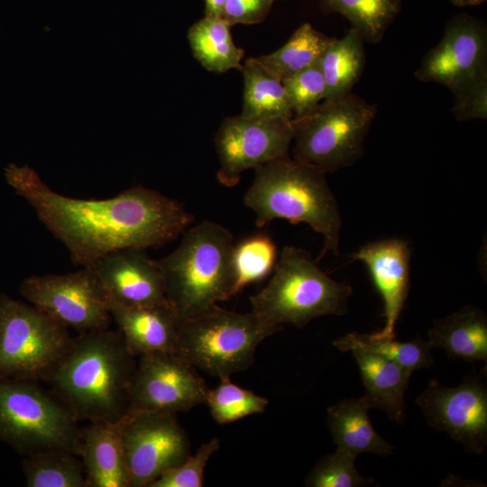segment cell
Returning <instances> with one entry per match:
<instances>
[{
	"mask_svg": "<svg viewBox=\"0 0 487 487\" xmlns=\"http://www.w3.org/2000/svg\"><path fill=\"white\" fill-rule=\"evenodd\" d=\"M5 177L82 267L117 250L162 246L194 220L177 200L140 185L110 198L80 199L53 191L28 165L10 163Z\"/></svg>",
	"mask_w": 487,
	"mask_h": 487,
	"instance_id": "cell-1",
	"label": "cell"
},
{
	"mask_svg": "<svg viewBox=\"0 0 487 487\" xmlns=\"http://www.w3.org/2000/svg\"><path fill=\"white\" fill-rule=\"evenodd\" d=\"M137 362L119 331L79 334L44 379L78 421L116 422L128 410Z\"/></svg>",
	"mask_w": 487,
	"mask_h": 487,
	"instance_id": "cell-2",
	"label": "cell"
},
{
	"mask_svg": "<svg viewBox=\"0 0 487 487\" xmlns=\"http://www.w3.org/2000/svg\"><path fill=\"white\" fill-rule=\"evenodd\" d=\"M254 170L244 203L255 214V225L262 227L278 218L306 223L324 238L317 260L327 252L337 254L342 218L326 173L289 155Z\"/></svg>",
	"mask_w": 487,
	"mask_h": 487,
	"instance_id": "cell-3",
	"label": "cell"
},
{
	"mask_svg": "<svg viewBox=\"0 0 487 487\" xmlns=\"http://www.w3.org/2000/svg\"><path fill=\"white\" fill-rule=\"evenodd\" d=\"M182 234L180 244L157 260L167 301L179 319L198 315L236 294L231 232L216 222L203 221Z\"/></svg>",
	"mask_w": 487,
	"mask_h": 487,
	"instance_id": "cell-4",
	"label": "cell"
},
{
	"mask_svg": "<svg viewBox=\"0 0 487 487\" xmlns=\"http://www.w3.org/2000/svg\"><path fill=\"white\" fill-rule=\"evenodd\" d=\"M353 293L350 285L323 271L310 253L295 246L283 247L273 275L259 293L250 298L252 312L264 325L304 327L323 316H343Z\"/></svg>",
	"mask_w": 487,
	"mask_h": 487,
	"instance_id": "cell-5",
	"label": "cell"
},
{
	"mask_svg": "<svg viewBox=\"0 0 487 487\" xmlns=\"http://www.w3.org/2000/svg\"><path fill=\"white\" fill-rule=\"evenodd\" d=\"M82 429L68 406L37 381L0 380V440L28 456L49 449L80 455Z\"/></svg>",
	"mask_w": 487,
	"mask_h": 487,
	"instance_id": "cell-6",
	"label": "cell"
},
{
	"mask_svg": "<svg viewBox=\"0 0 487 487\" xmlns=\"http://www.w3.org/2000/svg\"><path fill=\"white\" fill-rule=\"evenodd\" d=\"M377 107L350 92L324 99L315 108L292 118L293 159L324 172L357 162L376 117Z\"/></svg>",
	"mask_w": 487,
	"mask_h": 487,
	"instance_id": "cell-7",
	"label": "cell"
},
{
	"mask_svg": "<svg viewBox=\"0 0 487 487\" xmlns=\"http://www.w3.org/2000/svg\"><path fill=\"white\" fill-rule=\"evenodd\" d=\"M277 331L252 311L237 313L216 305L179 320L176 354L210 376L230 377L250 368L260 343Z\"/></svg>",
	"mask_w": 487,
	"mask_h": 487,
	"instance_id": "cell-8",
	"label": "cell"
},
{
	"mask_svg": "<svg viewBox=\"0 0 487 487\" xmlns=\"http://www.w3.org/2000/svg\"><path fill=\"white\" fill-rule=\"evenodd\" d=\"M73 339L41 309L0 295V380L44 381Z\"/></svg>",
	"mask_w": 487,
	"mask_h": 487,
	"instance_id": "cell-9",
	"label": "cell"
},
{
	"mask_svg": "<svg viewBox=\"0 0 487 487\" xmlns=\"http://www.w3.org/2000/svg\"><path fill=\"white\" fill-rule=\"evenodd\" d=\"M422 82L446 87L458 102L487 90V28L484 21L461 14L446 24L440 41L423 57L415 72Z\"/></svg>",
	"mask_w": 487,
	"mask_h": 487,
	"instance_id": "cell-10",
	"label": "cell"
},
{
	"mask_svg": "<svg viewBox=\"0 0 487 487\" xmlns=\"http://www.w3.org/2000/svg\"><path fill=\"white\" fill-rule=\"evenodd\" d=\"M20 292L32 306L78 334L106 329L112 319L108 299L88 266L65 274L28 277Z\"/></svg>",
	"mask_w": 487,
	"mask_h": 487,
	"instance_id": "cell-11",
	"label": "cell"
},
{
	"mask_svg": "<svg viewBox=\"0 0 487 487\" xmlns=\"http://www.w3.org/2000/svg\"><path fill=\"white\" fill-rule=\"evenodd\" d=\"M122 441L131 487H149L191 455L189 438L176 414L127 411Z\"/></svg>",
	"mask_w": 487,
	"mask_h": 487,
	"instance_id": "cell-12",
	"label": "cell"
},
{
	"mask_svg": "<svg viewBox=\"0 0 487 487\" xmlns=\"http://www.w3.org/2000/svg\"><path fill=\"white\" fill-rule=\"evenodd\" d=\"M208 391L197 369L179 355L145 354L131 381L127 411L186 412L206 404Z\"/></svg>",
	"mask_w": 487,
	"mask_h": 487,
	"instance_id": "cell-13",
	"label": "cell"
},
{
	"mask_svg": "<svg viewBox=\"0 0 487 487\" xmlns=\"http://www.w3.org/2000/svg\"><path fill=\"white\" fill-rule=\"evenodd\" d=\"M293 136L292 119L242 115L224 119L215 137L220 164L217 179L231 188L243 171L288 156Z\"/></svg>",
	"mask_w": 487,
	"mask_h": 487,
	"instance_id": "cell-14",
	"label": "cell"
},
{
	"mask_svg": "<svg viewBox=\"0 0 487 487\" xmlns=\"http://www.w3.org/2000/svg\"><path fill=\"white\" fill-rule=\"evenodd\" d=\"M429 427L446 433L472 454L481 455L487 445V388L479 374H470L455 387L436 379L417 397Z\"/></svg>",
	"mask_w": 487,
	"mask_h": 487,
	"instance_id": "cell-15",
	"label": "cell"
},
{
	"mask_svg": "<svg viewBox=\"0 0 487 487\" xmlns=\"http://www.w3.org/2000/svg\"><path fill=\"white\" fill-rule=\"evenodd\" d=\"M143 250H117L88 266L96 276L108 302L128 307L168 302L162 270L158 261L149 258Z\"/></svg>",
	"mask_w": 487,
	"mask_h": 487,
	"instance_id": "cell-16",
	"label": "cell"
},
{
	"mask_svg": "<svg viewBox=\"0 0 487 487\" xmlns=\"http://www.w3.org/2000/svg\"><path fill=\"white\" fill-rule=\"evenodd\" d=\"M368 268L383 301V328L376 337L395 338V325L405 306L409 289L410 251L401 239L391 238L363 245L354 255Z\"/></svg>",
	"mask_w": 487,
	"mask_h": 487,
	"instance_id": "cell-17",
	"label": "cell"
},
{
	"mask_svg": "<svg viewBox=\"0 0 487 487\" xmlns=\"http://www.w3.org/2000/svg\"><path fill=\"white\" fill-rule=\"evenodd\" d=\"M108 308L133 355L155 352L176 354L179 318L169 302L146 307L108 302Z\"/></svg>",
	"mask_w": 487,
	"mask_h": 487,
	"instance_id": "cell-18",
	"label": "cell"
},
{
	"mask_svg": "<svg viewBox=\"0 0 487 487\" xmlns=\"http://www.w3.org/2000/svg\"><path fill=\"white\" fill-rule=\"evenodd\" d=\"M87 487H131L122 441V419L82 429L80 455Z\"/></svg>",
	"mask_w": 487,
	"mask_h": 487,
	"instance_id": "cell-19",
	"label": "cell"
},
{
	"mask_svg": "<svg viewBox=\"0 0 487 487\" xmlns=\"http://www.w3.org/2000/svg\"><path fill=\"white\" fill-rule=\"evenodd\" d=\"M350 352L358 365L371 409H381L391 421L402 424L406 418L405 393L412 373L377 354L360 348Z\"/></svg>",
	"mask_w": 487,
	"mask_h": 487,
	"instance_id": "cell-20",
	"label": "cell"
},
{
	"mask_svg": "<svg viewBox=\"0 0 487 487\" xmlns=\"http://www.w3.org/2000/svg\"><path fill=\"white\" fill-rule=\"evenodd\" d=\"M427 336L432 348L445 350L451 359L487 361V317L477 307L468 305L435 319Z\"/></svg>",
	"mask_w": 487,
	"mask_h": 487,
	"instance_id": "cell-21",
	"label": "cell"
},
{
	"mask_svg": "<svg viewBox=\"0 0 487 487\" xmlns=\"http://www.w3.org/2000/svg\"><path fill=\"white\" fill-rule=\"evenodd\" d=\"M365 396L345 399L327 409V427L336 448L354 456L363 453L389 455L394 446L373 428Z\"/></svg>",
	"mask_w": 487,
	"mask_h": 487,
	"instance_id": "cell-22",
	"label": "cell"
},
{
	"mask_svg": "<svg viewBox=\"0 0 487 487\" xmlns=\"http://www.w3.org/2000/svg\"><path fill=\"white\" fill-rule=\"evenodd\" d=\"M364 40L351 27L345 36L326 48L319 59L326 83V97L331 99L352 92L365 64Z\"/></svg>",
	"mask_w": 487,
	"mask_h": 487,
	"instance_id": "cell-23",
	"label": "cell"
},
{
	"mask_svg": "<svg viewBox=\"0 0 487 487\" xmlns=\"http://www.w3.org/2000/svg\"><path fill=\"white\" fill-rule=\"evenodd\" d=\"M230 26L221 17L205 16L189 28L192 53L206 69L216 73L242 70L244 51L234 43Z\"/></svg>",
	"mask_w": 487,
	"mask_h": 487,
	"instance_id": "cell-24",
	"label": "cell"
},
{
	"mask_svg": "<svg viewBox=\"0 0 487 487\" xmlns=\"http://www.w3.org/2000/svg\"><path fill=\"white\" fill-rule=\"evenodd\" d=\"M242 71L244 83L243 116L258 119L293 118L282 82L270 73L257 58L247 59Z\"/></svg>",
	"mask_w": 487,
	"mask_h": 487,
	"instance_id": "cell-25",
	"label": "cell"
},
{
	"mask_svg": "<svg viewBox=\"0 0 487 487\" xmlns=\"http://www.w3.org/2000/svg\"><path fill=\"white\" fill-rule=\"evenodd\" d=\"M335 39L306 23L282 47L257 59L270 73L282 81L318 60Z\"/></svg>",
	"mask_w": 487,
	"mask_h": 487,
	"instance_id": "cell-26",
	"label": "cell"
},
{
	"mask_svg": "<svg viewBox=\"0 0 487 487\" xmlns=\"http://www.w3.org/2000/svg\"><path fill=\"white\" fill-rule=\"evenodd\" d=\"M341 352L360 348L383 356L409 372L427 369L435 364L429 343L418 337L409 342H400L394 338H379L373 334L352 332L333 342Z\"/></svg>",
	"mask_w": 487,
	"mask_h": 487,
	"instance_id": "cell-27",
	"label": "cell"
},
{
	"mask_svg": "<svg viewBox=\"0 0 487 487\" xmlns=\"http://www.w3.org/2000/svg\"><path fill=\"white\" fill-rule=\"evenodd\" d=\"M63 449H49L23 460L28 487H87L82 461Z\"/></svg>",
	"mask_w": 487,
	"mask_h": 487,
	"instance_id": "cell-28",
	"label": "cell"
},
{
	"mask_svg": "<svg viewBox=\"0 0 487 487\" xmlns=\"http://www.w3.org/2000/svg\"><path fill=\"white\" fill-rule=\"evenodd\" d=\"M324 7L345 16L364 41L380 42L401 9L400 0H320Z\"/></svg>",
	"mask_w": 487,
	"mask_h": 487,
	"instance_id": "cell-29",
	"label": "cell"
},
{
	"mask_svg": "<svg viewBox=\"0 0 487 487\" xmlns=\"http://www.w3.org/2000/svg\"><path fill=\"white\" fill-rule=\"evenodd\" d=\"M219 384L207 393L206 405L213 419L225 425L247 416L263 413L269 400L234 384L230 377L220 378Z\"/></svg>",
	"mask_w": 487,
	"mask_h": 487,
	"instance_id": "cell-30",
	"label": "cell"
},
{
	"mask_svg": "<svg viewBox=\"0 0 487 487\" xmlns=\"http://www.w3.org/2000/svg\"><path fill=\"white\" fill-rule=\"evenodd\" d=\"M276 246L265 234H258L234 244L233 265L236 293L245 285L262 280L274 268Z\"/></svg>",
	"mask_w": 487,
	"mask_h": 487,
	"instance_id": "cell-31",
	"label": "cell"
},
{
	"mask_svg": "<svg viewBox=\"0 0 487 487\" xmlns=\"http://www.w3.org/2000/svg\"><path fill=\"white\" fill-rule=\"evenodd\" d=\"M355 456L336 448L319 459L306 477L308 487H363L373 482V477L358 473Z\"/></svg>",
	"mask_w": 487,
	"mask_h": 487,
	"instance_id": "cell-32",
	"label": "cell"
},
{
	"mask_svg": "<svg viewBox=\"0 0 487 487\" xmlns=\"http://www.w3.org/2000/svg\"><path fill=\"white\" fill-rule=\"evenodd\" d=\"M281 82L293 117L306 115L326 97V88L319 60Z\"/></svg>",
	"mask_w": 487,
	"mask_h": 487,
	"instance_id": "cell-33",
	"label": "cell"
},
{
	"mask_svg": "<svg viewBox=\"0 0 487 487\" xmlns=\"http://www.w3.org/2000/svg\"><path fill=\"white\" fill-rule=\"evenodd\" d=\"M219 448V439H210L185 461L162 473L149 487H201L207 462Z\"/></svg>",
	"mask_w": 487,
	"mask_h": 487,
	"instance_id": "cell-34",
	"label": "cell"
},
{
	"mask_svg": "<svg viewBox=\"0 0 487 487\" xmlns=\"http://www.w3.org/2000/svg\"><path fill=\"white\" fill-rule=\"evenodd\" d=\"M272 3V0H227L221 18L231 26L257 23L267 16Z\"/></svg>",
	"mask_w": 487,
	"mask_h": 487,
	"instance_id": "cell-35",
	"label": "cell"
},
{
	"mask_svg": "<svg viewBox=\"0 0 487 487\" xmlns=\"http://www.w3.org/2000/svg\"><path fill=\"white\" fill-rule=\"evenodd\" d=\"M227 0H206V16L221 17Z\"/></svg>",
	"mask_w": 487,
	"mask_h": 487,
	"instance_id": "cell-36",
	"label": "cell"
},
{
	"mask_svg": "<svg viewBox=\"0 0 487 487\" xmlns=\"http://www.w3.org/2000/svg\"><path fill=\"white\" fill-rule=\"evenodd\" d=\"M486 0H464V5H477L484 3Z\"/></svg>",
	"mask_w": 487,
	"mask_h": 487,
	"instance_id": "cell-37",
	"label": "cell"
},
{
	"mask_svg": "<svg viewBox=\"0 0 487 487\" xmlns=\"http://www.w3.org/2000/svg\"><path fill=\"white\" fill-rule=\"evenodd\" d=\"M452 4L457 6H464V0H450Z\"/></svg>",
	"mask_w": 487,
	"mask_h": 487,
	"instance_id": "cell-38",
	"label": "cell"
},
{
	"mask_svg": "<svg viewBox=\"0 0 487 487\" xmlns=\"http://www.w3.org/2000/svg\"><path fill=\"white\" fill-rule=\"evenodd\" d=\"M273 2L276 1V0H272Z\"/></svg>",
	"mask_w": 487,
	"mask_h": 487,
	"instance_id": "cell-39",
	"label": "cell"
}]
</instances>
